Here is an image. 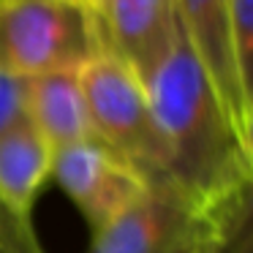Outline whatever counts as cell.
I'll list each match as a JSON object with an SVG mask.
<instances>
[{
    "instance_id": "1",
    "label": "cell",
    "mask_w": 253,
    "mask_h": 253,
    "mask_svg": "<svg viewBox=\"0 0 253 253\" xmlns=\"http://www.w3.org/2000/svg\"><path fill=\"white\" fill-rule=\"evenodd\" d=\"M142 82L164 144L166 180L174 182L207 220V215L248 180V169L240 136L182 22L169 52Z\"/></svg>"
},
{
    "instance_id": "2",
    "label": "cell",
    "mask_w": 253,
    "mask_h": 253,
    "mask_svg": "<svg viewBox=\"0 0 253 253\" xmlns=\"http://www.w3.org/2000/svg\"><path fill=\"white\" fill-rule=\"evenodd\" d=\"M93 139L131 161L150 180H166V158L144 82L104 39L77 66Z\"/></svg>"
},
{
    "instance_id": "3",
    "label": "cell",
    "mask_w": 253,
    "mask_h": 253,
    "mask_svg": "<svg viewBox=\"0 0 253 253\" xmlns=\"http://www.w3.org/2000/svg\"><path fill=\"white\" fill-rule=\"evenodd\" d=\"M98 39V17L82 3L0 0V71L11 77L36 79L79 66Z\"/></svg>"
},
{
    "instance_id": "4",
    "label": "cell",
    "mask_w": 253,
    "mask_h": 253,
    "mask_svg": "<svg viewBox=\"0 0 253 253\" xmlns=\"http://www.w3.org/2000/svg\"><path fill=\"white\" fill-rule=\"evenodd\" d=\"M52 180L77 204L93 229L128 210L150 188V177L98 139L55 150Z\"/></svg>"
},
{
    "instance_id": "5",
    "label": "cell",
    "mask_w": 253,
    "mask_h": 253,
    "mask_svg": "<svg viewBox=\"0 0 253 253\" xmlns=\"http://www.w3.org/2000/svg\"><path fill=\"white\" fill-rule=\"evenodd\" d=\"M204 218L171 180H153L142 199L93 229L84 253H174L204 229Z\"/></svg>"
},
{
    "instance_id": "6",
    "label": "cell",
    "mask_w": 253,
    "mask_h": 253,
    "mask_svg": "<svg viewBox=\"0 0 253 253\" xmlns=\"http://www.w3.org/2000/svg\"><path fill=\"white\" fill-rule=\"evenodd\" d=\"M98 22L106 44L144 79L169 52L180 14L174 0H106Z\"/></svg>"
},
{
    "instance_id": "7",
    "label": "cell",
    "mask_w": 253,
    "mask_h": 253,
    "mask_svg": "<svg viewBox=\"0 0 253 253\" xmlns=\"http://www.w3.org/2000/svg\"><path fill=\"white\" fill-rule=\"evenodd\" d=\"M28 123L52 150L93 139L77 66L28 79Z\"/></svg>"
},
{
    "instance_id": "8",
    "label": "cell",
    "mask_w": 253,
    "mask_h": 253,
    "mask_svg": "<svg viewBox=\"0 0 253 253\" xmlns=\"http://www.w3.org/2000/svg\"><path fill=\"white\" fill-rule=\"evenodd\" d=\"M55 150L28 120L0 136V202L28 215L39 193L52 180Z\"/></svg>"
},
{
    "instance_id": "9",
    "label": "cell",
    "mask_w": 253,
    "mask_h": 253,
    "mask_svg": "<svg viewBox=\"0 0 253 253\" xmlns=\"http://www.w3.org/2000/svg\"><path fill=\"white\" fill-rule=\"evenodd\" d=\"M204 223L210 253H253V177L242 180Z\"/></svg>"
},
{
    "instance_id": "10",
    "label": "cell",
    "mask_w": 253,
    "mask_h": 253,
    "mask_svg": "<svg viewBox=\"0 0 253 253\" xmlns=\"http://www.w3.org/2000/svg\"><path fill=\"white\" fill-rule=\"evenodd\" d=\"M226 22L245 109L253 104V0H226Z\"/></svg>"
},
{
    "instance_id": "11",
    "label": "cell",
    "mask_w": 253,
    "mask_h": 253,
    "mask_svg": "<svg viewBox=\"0 0 253 253\" xmlns=\"http://www.w3.org/2000/svg\"><path fill=\"white\" fill-rule=\"evenodd\" d=\"M0 253H46L28 215L0 202Z\"/></svg>"
},
{
    "instance_id": "12",
    "label": "cell",
    "mask_w": 253,
    "mask_h": 253,
    "mask_svg": "<svg viewBox=\"0 0 253 253\" xmlns=\"http://www.w3.org/2000/svg\"><path fill=\"white\" fill-rule=\"evenodd\" d=\"M28 120V79L0 71V136Z\"/></svg>"
},
{
    "instance_id": "13",
    "label": "cell",
    "mask_w": 253,
    "mask_h": 253,
    "mask_svg": "<svg viewBox=\"0 0 253 253\" xmlns=\"http://www.w3.org/2000/svg\"><path fill=\"white\" fill-rule=\"evenodd\" d=\"M240 144H242V158H245L248 177H253V104L245 109V120H242Z\"/></svg>"
},
{
    "instance_id": "14",
    "label": "cell",
    "mask_w": 253,
    "mask_h": 253,
    "mask_svg": "<svg viewBox=\"0 0 253 253\" xmlns=\"http://www.w3.org/2000/svg\"><path fill=\"white\" fill-rule=\"evenodd\" d=\"M174 253H210V234H207V226H204L202 231H199L196 237H191V240L185 242V245L180 248V251Z\"/></svg>"
},
{
    "instance_id": "15",
    "label": "cell",
    "mask_w": 253,
    "mask_h": 253,
    "mask_svg": "<svg viewBox=\"0 0 253 253\" xmlns=\"http://www.w3.org/2000/svg\"><path fill=\"white\" fill-rule=\"evenodd\" d=\"M84 3H87V8L95 14V17H98V14L104 11V6H106V0H84Z\"/></svg>"
},
{
    "instance_id": "16",
    "label": "cell",
    "mask_w": 253,
    "mask_h": 253,
    "mask_svg": "<svg viewBox=\"0 0 253 253\" xmlns=\"http://www.w3.org/2000/svg\"><path fill=\"white\" fill-rule=\"evenodd\" d=\"M63 3H82V6H87V3H84V0H63Z\"/></svg>"
}]
</instances>
